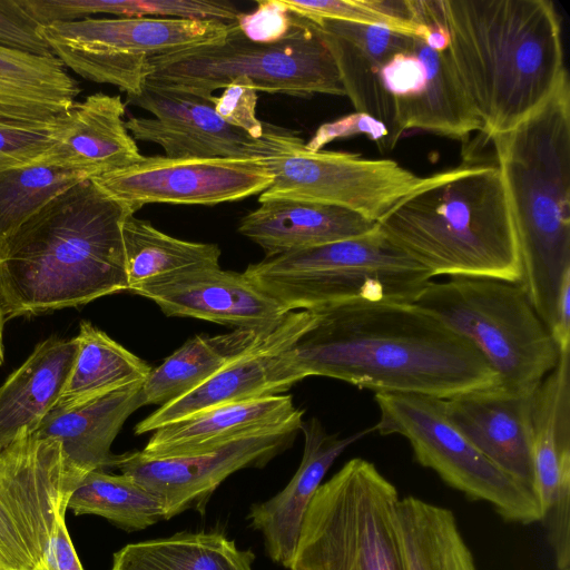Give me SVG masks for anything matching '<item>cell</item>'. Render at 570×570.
<instances>
[{
	"label": "cell",
	"mask_w": 570,
	"mask_h": 570,
	"mask_svg": "<svg viewBox=\"0 0 570 570\" xmlns=\"http://www.w3.org/2000/svg\"><path fill=\"white\" fill-rule=\"evenodd\" d=\"M303 414L284 394L220 404L156 429L140 452L158 459L196 455L252 435L301 430Z\"/></svg>",
	"instance_id": "cell-22"
},
{
	"label": "cell",
	"mask_w": 570,
	"mask_h": 570,
	"mask_svg": "<svg viewBox=\"0 0 570 570\" xmlns=\"http://www.w3.org/2000/svg\"><path fill=\"white\" fill-rule=\"evenodd\" d=\"M66 511L60 510L56 515L53 529L39 570H85L67 530L65 521Z\"/></svg>",
	"instance_id": "cell-42"
},
{
	"label": "cell",
	"mask_w": 570,
	"mask_h": 570,
	"mask_svg": "<svg viewBox=\"0 0 570 570\" xmlns=\"http://www.w3.org/2000/svg\"><path fill=\"white\" fill-rule=\"evenodd\" d=\"M258 158L272 174L263 198H288L343 207L377 222L422 181L391 159L344 151H309L294 131L264 124Z\"/></svg>",
	"instance_id": "cell-11"
},
{
	"label": "cell",
	"mask_w": 570,
	"mask_h": 570,
	"mask_svg": "<svg viewBox=\"0 0 570 570\" xmlns=\"http://www.w3.org/2000/svg\"><path fill=\"white\" fill-rule=\"evenodd\" d=\"M90 180L135 212L146 204L212 206L262 194L273 180L256 158H168L142 156L137 163Z\"/></svg>",
	"instance_id": "cell-13"
},
{
	"label": "cell",
	"mask_w": 570,
	"mask_h": 570,
	"mask_svg": "<svg viewBox=\"0 0 570 570\" xmlns=\"http://www.w3.org/2000/svg\"><path fill=\"white\" fill-rule=\"evenodd\" d=\"M533 493L554 561L570 559V350L532 400Z\"/></svg>",
	"instance_id": "cell-16"
},
{
	"label": "cell",
	"mask_w": 570,
	"mask_h": 570,
	"mask_svg": "<svg viewBox=\"0 0 570 570\" xmlns=\"http://www.w3.org/2000/svg\"><path fill=\"white\" fill-rule=\"evenodd\" d=\"M301 431L304 450L295 474L277 494L253 504L247 515L250 527L262 534L268 558L288 570L305 513L323 478L345 449L372 429L341 438L327 433L316 417H311L302 422Z\"/></svg>",
	"instance_id": "cell-21"
},
{
	"label": "cell",
	"mask_w": 570,
	"mask_h": 570,
	"mask_svg": "<svg viewBox=\"0 0 570 570\" xmlns=\"http://www.w3.org/2000/svg\"><path fill=\"white\" fill-rule=\"evenodd\" d=\"M283 2L291 12L314 23L321 20H340L383 26L397 31L395 24L389 18L372 10L364 3V0H283Z\"/></svg>",
	"instance_id": "cell-39"
},
{
	"label": "cell",
	"mask_w": 570,
	"mask_h": 570,
	"mask_svg": "<svg viewBox=\"0 0 570 570\" xmlns=\"http://www.w3.org/2000/svg\"><path fill=\"white\" fill-rule=\"evenodd\" d=\"M122 242L129 288L189 267L219 265L216 244L175 238L134 214L124 220Z\"/></svg>",
	"instance_id": "cell-34"
},
{
	"label": "cell",
	"mask_w": 570,
	"mask_h": 570,
	"mask_svg": "<svg viewBox=\"0 0 570 570\" xmlns=\"http://www.w3.org/2000/svg\"><path fill=\"white\" fill-rule=\"evenodd\" d=\"M69 124L68 110L55 122L33 127H0V170L33 164L59 140Z\"/></svg>",
	"instance_id": "cell-36"
},
{
	"label": "cell",
	"mask_w": 570,
	"mask_h": 570,
	"mask_svg": "<svg viewBox=\"0 0 570 570\" xmlns=\"http://www.w3.org/2000/svg\"><path fill=\"white\" fill-rule=\"evenodd\" d=\"M380 411L372 431L405 438L415 460L471 500L484 501L509 522L540 521L534 493L499 469L448 419L443 400L405 393H375Z\"/></svg>",
	"instance_id": "cell-12"
},
{
	"label": "cell",
	"mask_w": 570,
	"mask_h": 570,
	"mask_svg": "<svg viewBox=\"0 0 570 570\" xmlns=\"http://www.w3.org/2000/svg\"><path fill=\"white\" fill-rule=\"evenodd\" d=\"M232 23L174 18H86L40 28L52 55L80 77L138 94L148 59L225 40Z\"/></svg>",
	"instance_id": "cell-10"
},
{
	"label": "cell",
	"mask_w": 570,
	"mask_h": 570,
	"mask_svg": "<svg viewBox=\"0 0 570 570\" xmlns=\"http://www.w3.org/2000/svg\"><path fill=\"white\" fill-rule=\"evenodd\" d=\"M144 382L70 407H52L33 433L39 439L59 443L63 490L68 497L87 473L112 468L111 444L126 420L144 405Z\"/></svg>",
	"instance_id": "cell-20"
},
{
	"label": "cell",
	"mask_w": 570,
	"mask_h": 570,
	"mask_svg": "<svg viewBox=\"0 0 570 570\" xmlns=\"http://www.w3.org/2000/svg\"><path fill=\"white\" fill-rule=\"evenodd\" d=\"M80 92L79 82L55 56L0 47V127L52 124Z\"/></svg>",
	"instance_id": "cell-27"
},
{
	"label": "cell",
	"mask_w": 570,
	"mask_h": 570,
	"mask_svg": "<svg viewBox=\"0 0 570 570\" xmlns=\"http://www.w3.org/2000/svg\"><path fill=\"white\" fill-rule=\"evenodd\" d=\"M395 485L367 460L347 461L313 497L289 570H406Z\"/></svg>",
	"instance_id": "cell-9"
},
{
	"label": "cell",
	"mask_w": 570,
	"mask_h": 570,
	"mask_svg": "<svg viewBox=\"0 0 570 570\" xmlns=\"http://www.w3.org/2000/svg\"><path fill=\"white\" fill-rule=\"evenodd\" d=\"M242 218L238 232L261 246L266 257L358 237L376 223L353 210L288 198L258 199Z\"/></svg>",
	"instance_id": "cell-24"
},
{
	"label": "cell",
	"mask_w": 570,
	"mask_h": 570,
	"mask_svg": "<svg viewBox=\"0 0 570 570\" xmlns=\"http://www.w3.org/2000/svg\"><path fill=\"white\" fill-rule=\"evenodd\" d=\"M120 96L96 92L68 109L69 124L42 160L87 173L90 178L141 159L125 126Z\"/></svg>",
	"instance_id": "cell-25"
},
{
	"label": "cell",
	"mask_w": 570,
	"mask_h": 570,
	"mask_svg": "<svg viewBox=\"0 0 570 570\" xmlns=\"http://www.w3.org/2000/svg\"><path fill=\"white\" fill-rule=\"evenodd\" d=\"M167 316L195 317L235 328L269 326L287 313L244 273L219 265L189 267L129 288Z\"/></svg>",
	"instance_id": "cell-18"
},
{
	"label": "cell",
	"mask_w": 570,
	"mask_h": 570,
	"mask_svg": "<svg viewBox=\"0 0 570 570\" xmlns=\"http://www.w3.org/2000/svg\"><path fill=\"white\" fill-rule=\"evenodd\" d=\"M256 105L255 86L244 76L233 79L219 97H214V107L219 117L254 139L261 138L264 131V122L256 116Z\"/></svg>",
	"instance_id": "cell-37"
},
{
	"label": "cell",
	"mask_w": 570,
	"mask_h": 570,
	"mask_svg": "<svg viewBox=\"0 0 570 570\" xmlns=\"http://www.w3.org/2000/svg\"><path fill=\"white\" fill-rule=\"evenodd\" d=\"M279 322L269 326L235 328L214 336L195 335L159 366L150 370L141 390L144 405L161 406L195 390L261 344Z\"/></svg>",
	"instance_id": "cell-28"
},
{
	"label": "cell",
	"mask_w": 570,
	"mask_h": 570,
	"mask_svg": "<svg viewBox=\"0 0 570 570\" xmlns=\"http://www.w3.org/2000/svg\"><path fill=\"white\" fill-rule=\"evenodd\" d=\"M214 97L145 81L138 94L127 95L126 105L154 118L129 117L125 126L135 140L160 146L168 158L259 159L257 139L223 120Z\"/></svg>",
	"instance_id": "cell-15"
},
{
	"label": "cell",
	"mask_w": 570,
	"mask_h": 570,
	"mask_svg": "<svg viewBox=\"0 0 570 570\" xmlns=\"http://www.w3.org/2000/svg\"><path fill=\"white\" fill-rule=\"evenodd\" d=\"M78 350L53 407H70L114 390L144 382L151 367L88 321L76 335Z\"/></svg>",
	"instance_id": "cell-32"
},
{
	"label": "cell",
	"mask_w": 570,
	"mask_h": 570,
	"mask_svg": "<svg viewBox=\"0 0 570 570\" xmlns=\"http://www.w3.org/2000/svg\"><path fill=\"white\" fill-rule=\"evenodd\" d=\"M67 509L76 515L107 519L125 531L146 529L165 520L160 500L122 473L102 470L87 473L72 489Z\"/></svg>",
	"instance_id": "cell-33"
},
{
	"label": "cell",
	"mask_w": 570,
	"mask_h": 570,
	"mask_svg": "<svg viewBox=\"0 0 570 570\" xmlns=\"http://www.w3.org/2000/svg\"><path fill=\"white\" fill-rule=\"evenodd\" d=\"M0 570H1V568H0Z\"/></svg>",
	"instance_id": "cell-45"
},
{
	"label": "cell",
	"mask_w": 570,
	"mask_h": 570,
	"mask_svg": "<svg viewBox=\"0 0 570 570\" xmlns=\"http://www.w3.org/2000/svg\"><path fill=\"white\" fill-rule=\"evenodd\" d=\"M297 428L243 438L215 450L189 456L148 458L140 451L115 455L112 468L156 495L165 520L187 510L204 513L216 489L230 474L246 468H263L286 450Z\"/></svg>",
	"instance_id": "cell-14"
},
{
	"label": "cell",
	"mask_w": 570,
	"mask_h": 570,
	"mask_svg": "<svg viewBox=\"0 0 570 570\" xmlns=\"http://www.w3.org/2000/svg\"><path fill=\"white\" fill-rule=\"evenodd\" d=\"M252 549L218 531H183L128 543L114 553L110 570H254Z\"/></svg>",
	"instance_id": "cell-30"
},
{
	"label": "cell",
	"mask_w": 570,
	"mask_h": 570,
	"mask_svg": "<svg viewBox=\"0 0 570 570\" xmlns=\"http://www.w3.org/2000/svg\"><path fill=\"white\" fill-rule=\"evenodd\" d=\"M243 273L285 313L358 302L413 304L432 279L377 225L358 237L266 257Z\"/></svg>",
	"instance_id": "cell-6"
},
{
	"label": "cell",
	"mask_w": 570,
	"mask_h": 570,
	"mask_svg": "<svg viewBox=\"0 0 570 570\" xmlns=\"http://www.w3.org/2000/svg\"><path fill=\"white\" fill-rule=\"evenodd\" d=\"M0 47L36 56H53L40 26L20 0H0Z\"/></svg>",
	"instance_id": "cell-38"
},
{
	"label": "cell",
	"mask_w": 570,
	"mask_h": 570,
	"mask_svg": "<svg viewBox=\"0 0 570 570\" xmlns=\"http://www.w3.org/2000/svg\"><path fill=\"white\" fill-rule=\"evenodd\" d=\"M515 232L521 279L531 305L552 328L570 273V82L512 129L491 138Z\"/></svg>",
	"instance_id": "cell-4"
},
{
	"label": "cell",
	"mask_w": 570,
	"mask_h": 570,
	"mask_svg": "<svg viewBox=\"0 0 570 570\" xmlns=\"http://www.w3.org/2000/svg\"><path fill=\"white\" fill-rule=\"evenodd\" d=\"M376 224L432 278L521 279L515 232L497 164L461 165L423 177Z\"/></svg>",
	"instance_id": "cell-5"
},
{
	"label": "cell",
	"mask_w": 570,
	"mask_h": 570,
	"mask_svg": "<svg viewBox=\"0 0 570 570\" xmlns=\"http://www.w3.org/2000/svg\"><path fill=\"white\" fill-rule=\"evenodd\" d=\"M135 213L90 179L46 204L0 252L6 321L128 292L122 224Z\"/></svg>",
	"instance_id": "cell-2"
},
{
	"label": "cell",
	"mask_w": 570,
	"mask_h": 570,
	"mask_svg": "<svg viewBox=\"0 0 570 570\" xmlns=\"http://www.w3.org/2000/svg\"><path fill=\"white\" fill-rule=\"evenodd\" d=\"M250 79L256 91L311 97L345 96V90L320 30L296 14L282 40L258 43L247 39L236 22L225 40L148 59L147 82L213 96L233 79Z\"/></svg>",
	"instance_id": "cell-8"
},
{
	"label": "cell",
	"mask_w": 570,
	"mask_h": 570,
	"mask_svg": "<svg viewBox=\"0 0 570 570\" xmlns=\"http://www.w3.org/2000/svg\"><path fill=\"white\" fill-rule=\"evenodd\" d=\"M550 333L560 353L570 350V273L559 288Z\"/></svg>",
	"instance_id": "cell-43"
},
{
	"label": "cell",
	"mask_w": 570,
	"mask_h": 570,
	"mask_svg": "<svg viewBox=\"0 0 570 570\" xmlns=\"http://www.w3.org/2000/svg\"><path fill=\"white\" fill-rule=\"evenodd\" d=\"M316 312L288 350L301 380L326 376L375 393L442 400L498 385L470 342L414 304L358 302Z\"/></svg>",
	"instance_id": "cell-1"
},
{
	"label": "cell",
	"mask_w": 570,
	"mask_h": 570,
	"mask_svg": "<svg viewBox=\"0 0 570 570\" xmlns=\"http://www.w3.org/2000/svg\"><path fill=\"white\" fill-rule=\"evenodd\" d=\"M314 24L333 56L345 96L355 111L371 115L387 127L393 148L394 104L382 87L380 73L390 57L410 47L413 37L383 26L340 20Z\"/></svg>",
	"instance_id": "cell-23"
},
{
	"label": "cell",
	"mask_w": 570,
	"mask_h": 570,
	"mask_svg": "<svg viewBox=\"0 0 570 570\" xmlns=\"http://www.w3.org/2000/svg\"><path fill=\"white\" fill-rule=\"evenodd\" d=\"M395 524L406 570H478L450 509L404 497Z\"/></svg>",
	"instance_id": "cell-31"
},
{
	"label": "cell",
	"mask_w": 570,
	"mask_h": 570,
	"mask_svg": "<svg viewBox=\"0 0 570 570\" xmlns=\"http://www.w3.org/2000/svg\"><path fill=\"white\" fill-rule=\"evenodd\" d=\"M464 92L491 139L553 92L568 73L561 24L549 0H434Z\"/></svg>",
	"instance_id": "cell-3"
},
{
	"label": "cell",
	"mask_w": 570,
	"mask_h": 570,
	"mask_svg": "<svg viewBox=\"0 0 570 570\" xmlns=\"http://www.w3.org/2000/svg\"><path fill=\"white\" fill-rule=\"evenodd\" d=\"M4 323H6V318H4V315H3L1 306H0V366L4 362V342H3Z\"/></svg>",
	"instance_id": "cell-44"
},
{
	"label": "cell",
	"mask_w": 570,
	"mask_h": 570,
	"mask_svg": "<svg viewBox=\"0 0 570 570\" xmlns=\"http://www.w3.org/2000/svg\"><path fill=\"white\" fill-rule=\"evenodd\" d=\"M360 135L366 136L390 148V132L387 127L371 115L360 111H354L335 120L322 124L312 138L305 142V148L309 151H320L324 146L335 139Z\"/></svg>",
	"instance_id": "cell-41"
},
{
	"label": "cell",
	"mask_w": 570,
	"mask_h": 570,
	"mask_svg": "<svg viewBox=\"0 0 570 570\" xmlns=\"http://www.w3.org/2000/svg\"><path fill=\"white\" fill-rule=\"evenodd\" d=\"M90 176L75 168L33 164L0 170V252L7 240L59 194Z\"/></svg>",
	"instance_id": "cell-35"
},
{
	"label": "cell",
	"mask_w": 570,
	"mask_h": 570,
	"mask_svg": "<svg viewBox=\"0 0 570 570\" xmlns=\"http://www.w3.org/2000/svg\"><path fill=\"white\" fill-rule=\"evenodd\" d=\"M317 318L316 311L287 313L257 346L233 361L195 390L166 403L134 429L141 435L197 412L233 402L282 394L302 381L294 372L289 347Z\"/></svg>",
	"instance_id": "cell-17"
},
{
	"label": "cell",
	"mask_w": 570,
	"mask_h": 570,
	"mask_svg": "<svg viewBox=\"0 0 570 570\" xmlns=\"http://www.w3.org/2000/svg\"><path fill=\"white\" fill-rule=\"evenodd\" d=\"M414 41L425 62L426 80L415 99L395 109L396 141L405 131L414 129L452 139L482 132V124L464 92L449 49L436 51L419 37Z\"/></svg>",
	"instance_id": "cell-29"
},
{
	"label": "cell",
	"mask_w": 570,
	"mask_h": 570,
	"mask_svg": "<svg viewBox=\"0 0 570 570\" xmlns=\"http://www.w3.org/2000/svg\"><path fill=\"white\" fill-rule=\"evenodd\" d=\"M256 9L238 16L236 24L250 41L271 43L284 39L296 22L283 0H258Z\"/></svg>",
	"instance_id": "cell-40"
},
{
	"label": "cell",
	"mask_w": 570,
	"mask_h": 570,
	"mask_svg": "<svg viewBox=\"0 0 570 570\" xmlns=\"http://www.w3.org/2000/svg\"><path fill=\"white\" fill-rule=\"evenodd\" d=\"M77 350L76 336H50L0 385V452L37 431L62 393Z\"/></svg>",
	"instance_id": "cell-26"
},
{
	"label": "cell",
	"mask_w": 570,
	"mask_h": 570,
	"mask_svg": "<svg viewBox=\"0 0 570 570\" xmlns=\"http://www.w3.org/2000/svg\"><path fill=\"white\" fill-rule=\"evenodd\" d=\"M413 304L470 342L507 392L533 394L559 362L551 333L518 282L431 281Z\"/></svg>",
	"instance_id": "cell-7"
},
{
	"label": "cell",
	"mask_w": 570,
	"mask_h": 570,
	"mask_svg": "<svg viewBox=\"0 0 570 570\" xmlns=\"http://www.w3.org/2000/svg\"><path fill=\"white\" fill-rule=\"evenodd\" d=\"M532 400L497 385L445 399L443 409L481 453L533 492Z\"/></svg>",
	"instance_id": "cell-19"
}]
</instances>
